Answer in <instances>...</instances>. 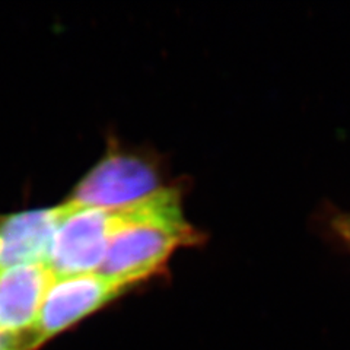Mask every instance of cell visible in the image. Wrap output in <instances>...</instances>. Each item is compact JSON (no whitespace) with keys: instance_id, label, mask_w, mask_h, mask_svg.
<instances>
[{"instance_id":"cell-5","label":"cell","mask_w":350,"mask_h":350,"mask_svg":"<svg viewBox=\"0 0 350 350\" xmlns=\"http://www.w3.org/2000/svg\"><path fill=\"white\" fill-rule=\"evenodd\" d=\"M53 279L44 262L0 273V332L25 350Z\"/></svg>"},{"instance_id":"cell-8","label":"cell","mask_w":350,"mask_h":350,"mask_svg":"<svg viewBox=\"0 0 350 350\" xmlns=\"http://www.w3.org/2000/svg\"><path fill=\"white\" fill-rule=\"evenodd\" d=\"M338 232L342 234V237L347 241V244L350 245V216L342 219V221L338 222Z\"/></svg>"},{"instance_id":"cell-2","label":"cell","mask_w":350,"mask_h":350,"mask_svg":"<svg viewBox=\"0 0 350 350\" xmlns=\"http://www.w3.org/2000/svg\"><path fill=\"white\" fill-rule=\"evenodd\" d=\"M64 203L68 212L54 234L46 266L54 276L96 273L114 235L133 219L136 202L114 209Z\"/></svg>"},{"instance_id":"cell-3","label":"cell","mask_w":350,"mask_h":350,"mask_svg":"<svg viewBox=\"0 0 350 350\" xmlns=\"http://www.w3.org/2000/svg\"><path fill=\"white\" fill-rule=\"evenodd\" d=\"M130 288L129 284L103 276L98 271L54 276L31 333L28 350H37L50 338L103 308Z\"/></svg>"},{"instance_id":"cell-6","label":"cell","mask_w":350,"mask_h":350,"mask_svg":"<svg viewBox=\"0 0 350 350\" xmlns=\"http://www.w3.org/2000/svg\"><path fill=\"white\" fill-rule=\"evenodd\" d=\"M68 206L0 216V273L44 262Z\"/></svg>"},{"instance_id":"cell-1","label":"cell","mask_w":350,"mask_h":350,"mask_svg":"<svg viewBox=\"0 0 350 350\" xmlns=\"http://www.w3.org/2000/svg\"><path fill=\"white\" fill-rule=\"evenodd\" d=\"M197 239L183 217L178 191L161 189L136 202L133 219L111 239L98 273L133 286L161 270L178 247Z\"/></svg>"},{"instance_id":"cell-7","label":"cell","mask_w":350,"mask_h":350,"mask_svg":"<svg viewBox=\"0 0 350 350\" xmlns=\"http://www.w3.org/2000/svg\"><path fill=\"white\" fill-rule=\"evenodd\" d=\"M0 350H25V349L21 343L14 340V338H10L0 332Z\"/></svg>"},{"instance_id":"cell-4","label":"cell","mask_w":350,"mask_h":350,"mask_svg":"<svg viewBox=\"0 0 350 350\" xmlns=\"http://www.w3.org/2000/svg\"><path fill=\"white\" fill-rule=\"evenodd\" d=\"M161 189L159 174L149 161L109 152L76 185L68 202L78 207L114 209L146 199Z\"/></svg>"}]
</instances>
